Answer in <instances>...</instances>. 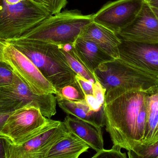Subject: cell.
<instances>
[{
  "instance_id": "cell-7",
  "label": "cell",
  "mask_w": 158,
  "mask_h": 158,
  "mask_svg": "<svg viewBox=\"0 0 158 158\" xmlns=\"http://www.w3.org/2000/svg\"><path fill=\"white\" fill-rule=\"evenodd\" d=\"M0 60L9 65L14 72L36 94L52 93L57 91L37 67L15 46L0 40Z\"/></svg>"
},
{
  "instance_id": "cell-2",
  "label": "cell",
  "mask_w": 158,
  "mask_h": 158,
  "mask_svg": "<svg viewBox=\"0 0 158 158\" xmlns=\"http://www.w3.org/2000/svg\"><path fill=\"white\" fill-rule=\"evenodd\" d=\"M27 57L56 91L76 79L60 45L20 39L6 41Z\"/></svg>"
},
{
  "instance_id": "cell-9",
  "label": "cell",
  "mask_w": 158,
  "mask_h": 158,
  "mask_svg": "<svg viewBox=\"0 0 158 158\" xmlns=\"http://www.w3.org/2000/svg\"><path fill=\"white\" fill-rule=\"evenodd\" d=\"M144 2L143 0L108 2L93 14V21L117 33L135 19Z\"/></svg>"
},
{
  "instance_id": "cell-31",
  "label": "cell",
  "mask_w": 158,
  "mask_h": 158,
  "mask_svg": "<svg viewBox=\"0 0 158 158\" xmlns=\"http://www.w3.org/2000/svg\"><path fill=\"white\" fill-rule=\"evenodd\" d=\"M150 7L158 9V0H143Z\"/></svg>"
},
{
  "instance_id": "cell-13",
  "label": "cell",
  "mask_w": 158,
  "mask_h": 158,
  "mask_svg": "<svg viewBox=\"0 0 158 158\" xmlns=\"http://www.w3.org/2000/svg\"><path fill=\"white\" fill-rule=\"evenodd\" d=\"M79 37L94 42L115 59L119 58L118 47L121 40L116 32L95 22L90 23Z\"/></svg>"
},
{
  "instance_id": "cell-11",
  "label": "cell",
  "mask_w": 158,
  "mask_h": 158,
  "mask_svg": "<svg viewBox=\"0 0 158 158\" xmlns=\"http://www.w3.org/2000/svg\"><path fill=\"white\" fill-rule=\"evenodd\" d=\"M122 40L142 43H158V18L144 2L135 19L116 33Z\"/></svg>"
},
{
  "instance_id": "cell-20",
  "label": "cell",
  "mask_w": 158,
  "mask_h": 158,
  "mask_svg": "<svg viewBox=\"0 0 158 158\" xmlns=\"http://www.w3.org/2000/svg\"><path fill=\"white\" fill-rule=\"evenodd\" d=\"M56 99H62L77 102L85 99V95L77 79L64 86L57 91Z\"/></svg>"
},
{
  "instance_id": "cell-10",
  "label": "cell",
  "mask_w": 158,
  "mask_h": 158,
  "mask_svg": "<svg viewBox=\"0 0 158 158\" xmlns=\"http://www.w3.org/2000/svg\"><path fill=\"white\" fill-rule=\"evenodd\" d=\"M120 40L119 58L133 67L158 79V43Z\"/></svg>"
},
{
  "instance_id": "cell-1",
  "label": "cell",
  "mask_w": 158,
  "mask_h": 158,
  "mask_svg": "<svg viewBox=\"0 0 158 158\" xmlns=\"http://www.w3.org/2000/svg\"><path fill=\"white\" fill-rule=\"evenodd\" d=\"M151 90L117 88L106 92L105 126L113 145L128 152L143 144L146 127L147 96Z\"/></svg>"
},
{
  "instance_id": "cell-26",
  "label": "cell",
  "mask_w": 158,
  "mask_h": 158,
  "mask_svg": "<svg viewBox=\"0 0 158 158\" xmlns=\"http://www.w3.org/2000/svg\"><path fill=\"white\" fill-rule=\"evenodd\" d=\"M76 79L85 95H93V83L78 75H76Z\"/></svg>"
},
{
  "instance_id": "cell-4",
  "label": "cell",
  "mask_w": 158,
  "mask_h": 158,
  "mask_svg": "<svg viewBox=\"0 0 158 158\" xmlns=\"http://www.w3.org/2000/svg\"><path fill=\"white\" fill-rule=\"evenodd\" d=\"M93 17L77 9L64 10L50 16L20 39L58 45L73 44L93 22Z\"/></svg>"
},
{
  "instance_id": "cell-33",
  "label": "cell",
  "mask_w": 158,
  "mask_h": 158,
  "mask_svg": "<svg viewBox=\"0 0 158 158\" xmlns=\"http://www.w3.org/2000/svg\"><path fill=\"white\" fill-rule=\"evenodd\" d=\"M151 8H152V10H153L154 13L156 14V15L157 16L158 18V9H157V8H154V7H151Z\"/></svg>"
},
{
  "instance_id": "cell-5",
  "label": "cell",
  "mask_w": 158,
  "mask_h": 158,
  "mask_svg": "<svg viewBox=\"0 0 158 158\" xmlns=\"http://www.w3.org/2000/svg\"><path fill=\"white\" fill-rule=\"evenodd\" d=\"M106 92L121 88L148 91L158 87V79L133 67L119 58L100 65L94 72Z\"/></svg>"
},
{
  "instance_id": "cell-19",
  "label": "cell",
  "mask_w": 158,
  "mask_h": 158,
  "mask_svg": "<svg viewBox=\"0 0 158 158\" xmlns=\"http://www.w3.org/2000/svg\"><path fill=\"white\" fill-rule=\"evenodd\" d=\"M60 46L68 63L77 75L81 76L93 83L97 81L94 74L85 66L76 53L73 44L60 45Z\"/></svg>"
},
{
  "instance_id": "cell-22",
  "label": "cell",
  "mask_w": 158,
  "mask_h": 158,
  "mask_svg": "<svg viewBox=\"0 0 158 158\" xmlns=\"http://www.w3.org/2000/svg\"><path fill=\"white\" fill-rule=\"evenodd\" d=\"M24 105L19 99L0 92V114L11 113Z\"/></svg>"
},
{
  "instance_id": "cell-17",
  "label": "cell",
  "mask_w": 158,
  "mask_h": 158,
  "mask_svg": "<svg viewBox=\"0 0 158 158\" xmlns=\"http://www.w3.org/2000/svg\"><path fill=\"white\" fill-rule=\"evenodd\" d=\"M89 148L83 140L69 132L48 151L45 158H78Z\"/></svg>"
},
{
  "instance_id": "cell-32",
  "label": "cell",
  "mask_w": 158,
  "mask_h": 158,
  "mask_svg": "<svg viewBox=\"0 0 158 158\" xmlns=\"http://www.w3.org/2000/svg\"><path fill=\"white\" fill-rule=\"evenodd\" d=\"M41 4L44 5L48 6L49 8L50 6V0H33Z\"/></svg>"
},
{
  "instance_id": "cell-3",
  "label": "cell",
  "mask_w": 158,
  "mask_h": 158,
  "mask_svg": "<svg viewBox=\"0 0 158 158\" xmlns=\"http://www.w3.org/2000/svg\"><path fill=\"white\" fill-rule=\"evenodd\" d=\"M51 15L48 6L33 0H0V40H17Z\"/></svg>"
},
{
  "instance_id": "cell-28",
  "label": "cell",
  "mask_w": 158,
  "mask_h": 158,
  "mask_svg": "<svg viewBox=\"0 0 158 158\" xmlns=\"http://www.w3.org/2000/svg\"><path fill=\"white\" fill-rule=\"evenodd\" d=\"M11 142L7 137L0 134V158H7L8 148Z\"/></svg>"
},
{
  "instance_id": "cell-21",
  "label": "cell",
  "mask_w": 158,
  "mask_h": 158,
  "mask_svg": "<svg viewBox=\"0 0 158 158\" xmlns=\"http://www.w3.org/2000/svg\"><path fill=\"white\" fill-rule=\"evenodd\" d=\"M130 158H158V141L151 145H138L128 152Z\"/></svg>"
},
{
  "instance_id": "cell-16",
  "label": "cell",
  "mask_w": 158,
  "mask_h": 158,
  "mask_svg": "<svg viewBox=\"0 0 158 158\" xmlns=\"http://www.w3.org/2000/svg\"><path fill=\"white\" fill-rule=\"evenodd\" d=\"M59 107L67 114L76 117L90 123L98 129H102L105 126L104 108L98 111L92 110L85 99L82 101H68L56 99Z\"/></svg>"
},
{
  "instance_id": "cell-8",
  "label": "cell",
  "mask_w": 158,
  "mask_h": 158,
  "mask_svg": "<svg viewBox=\"0 0 158 158\" xmlns=\"http://www.w3.org/2000/svg\"><path fill=\"white\" fill-rule=\"evenodd\" d=\"M49 119L37 107L25 105L11 112L1 133L13 143H19L41 129Z\"/></svg>"
},
{
  "instance_id": "cell-12",
  "label": "cell",
  "mask_w": 158,
  "mask_h": 158,
  "mask_svg": "<svg viewBox=\"0 0 158 158\" xmlns=\"http://www.w3.org/2000/svg\"><path fill=\"white\" fill-rule=\"evenodd\" d=\"M0 92L19 99L25 105L37 107L43 116L48 118H51L56 114L57 101L53 94H36L15 73L12 83L7 86L0 87Z\"/></svg>"
},
{
  "instance_id": "cell-24",
  "label": "cell",
  "mask_w": 158,
  "mask_h": 158,
  "mask_svg": "<svg viewBox=\"0 0 158 158\" xmlns=\"http://www.w3.org/2000/svg\"><path fill=\"white\" fill-rule=\"evenodd\" d=\"M122 148L118 146L113 145L110 149H103L96 152L92 158H126V153L121 152Z\"/></svg>"
},
{
  "instance_id": "cell-25",
  "label": "cell",
  "mask_w": 158,
  "mask_h": 158,
  "mask_svg": "<svg viewBox=\"0 0 158 158\" xmlns=\"http://www.w3.org/2000/svg\"><path fill=\"white\" fill-rule=\"evenodd\" d=\"M106 93V89L98 81L93 83V95L101 105H104Z\"/></svg>"
},
{
  "instance_id": "cell-14",
  "label": "cell",
  "mask_w": 158,
  "mask_h": 158,
  "mask_svg": "<svg viewBox=\"0 0 158 158\" xmlns=\"http://www.w3.org/2000/svg\"><path fill=\"white\" fill-rule=\"evenodd\" d=\"M73 45L79 58L93 73L101 64L115 59L96 43L88 39L79 37Z\"/></svg>"
},
{
  "instance_id": "cell-6",
  "label": "cell",
  "mask_w": 158,
  "mask_h": 158,
  "mask_svg": "<svg viewBox=\"0 0 158 158\" xmlns=\"http://www.w3.org/2000/svg\"><path fill=\"white\" fill-rule=\"evenodd\" d=\"M69 131L64 122L49 118L41 129L17 144H9L7 158H45L52 147Z\"/></svg>"
},
{
  "instance_id": "cell-29",
  "label": "cell",
  "mask_w": 158,
  "mask_h": 158,
  "mask_svg": "<svg viewBox=\"0 0 158 158\" xmlns=\"http://www.w3.org/2000/svg\"><path fill=\"white\" fill-rule=\"evenodd\" d=\"M85 100L89 107L93 111H98L104 108V105H99L93 95H85Z\"/></svg>"
},
{
  "instance_id": "cell-18",
  "label": "cell",
  "mask_w": 158,
  "mask_h": 158,
  "mask_svg": "<svg viewBox=\"0 0 158 158\" xmlns=\"http://www.w3.org/2000/svg\"><path fill=\"white\" fill-rule=\"evenodd\" d=\"M158 141V87L149 91L147 102V122L143 144Z\"/></svg>"
},
{
  "instance_id": "cell-27",
  "label": "cell",
  "mask_w": 158,
  "mask_h": 158,
  "mask_svg": "<svg viewBox=\"0 0 158 158\" xmlns=\"http://www.w3.org/2000/svg\"><path fill=\"white\" fill-rule=\"evenodd\" d=\"M67 0H50L49 9L51 15H54L61 12L67 4Z\"/></svg>"
},
{
  "instance_id": "cell-30",
  "label": "cell",
  "mask_w": 158,
  "mask_h": 158,
  "mask_svg": "<svg viewBox=\"0 0 158 158\" xmlns=\"http://www.w3.org/2000/svg\"><path fill=\"white\" fill-rule=\"evenodd\" d=\"M11 113H4L0 114V134L2 130L3 127L6 122V120L9 117Z\"/></svg>"
},
{
  "instance_id": "cell-23",
  "label": "cell",
  "mask_w": 158,
  "mask_h": 158,
  "mask_svg": "<svg viewBox=\"0 0 158 158\" xmlns=\"http://www.w3.org/2000/svg\"><path fill=\"white\" fill-rule=\"evenodd\" d=\"M14 75L9 65L0 60V87L10 85L14 79Z\"/></svg>"
},
{
  "instance_id": "cell-15",
  "label": "cell",
  "mask_w": 158,
  "mask_h": 158,
  "mask_svg": "<svg viewBox=\"0 0 158 158\" xmlns=\"http://www.w3.org/2000/svg\"><path fill=\"white\" fill-rule=\"evenodd\" d=\"M64 123L69 132L72 133L85 142L96 152L104 148V140L101 129L76 117L67 116Z\"/></svg>"
}]
</instances>
